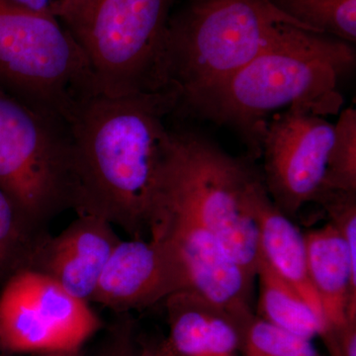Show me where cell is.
<instances>
[{
  "instance_id": "6da1fadb",
  "label": "cell",
  "mask_w": 356,
  "mask_h": 356,
  "mask_svg": "<svg viewBox=\"0 0 356 356\" xmlns=\"http://www.w3.org/2000/svg\"><path fill=\"white\" fill-rule=\"evenodd\" d=\"M175 84L154 92L91 93L67 121L70 206L120 227L131 238L149 236L161 168L172 142L166 118L177 111Z\"/></svg>"
},
{
  "instance_id": "7a4b0ae2",
  "label": "cell",
  "mask_w": 356,
  "mask_h": 356,
  "mask_svg": "<svg viewBox=\"0 0 356 356\" xmlns=\"http://www.w3.org/2000/svg\"><path fill=\"white\" fill-rule=\"evenodd\" d=\"M355 65V44L289 25L252 62L186 110L233 128L247 145V156L254 161L261 156L268 115L291 107L322 116L337 114L343 105L337 88Z\"/></svg>"
},
{
  "instance_id": "3957f363",
  "label": "cell",
  "mask_w": 356,
  "mask_h": 356,
  "mask_svg": "<svg viewBox=\"0 0 356 356\" xmlns=\"http://www.w3.org/2000/svg\"><path fill=\"white\" fill-rule=\"evenodd\" d=\"M261 177V170L248 156H232L200 133L172 132L151 219L165 213L197 222L255 278L259 233L248 207V193L252 182Z\"/></svg>"
},
{
  "instance_id": "277c9868",
  "label": "cell",
  "mask_w": 356,
  "mask_h": 356,
  "mask_svg": "<svg viewBox=\"0 0 356 356\" xmlns=\"http://www.w3.org/2000/svg\"><path fill=\"white\" fill-rule=\"evenodd\" d=\"M292 24L310 30L269 0H189L172 13L166 43L168 81L181 92L178 109L243 69Z\"/></svg>"
},
{
  "instance_id": "5b68a950",
  "label": "cell",
  "mask_w": 356,
  "mask_h": 356,
  "mask_svg": "<svg viewBox=\"0 0 356 356\" xmlns=\"http://www.w3.org/2000/svg\"><path fill=\"white\" fill-rule=\"evenodd\" d=\"M177 0H79L63 25L86 53L96 93L127 95L170 86L168 25Z\"/></svg>"
},
{
  "instance_id": "8992f818",
  "label": "cell",
  "mask_w": 356,
  "mask_h": 356,
  "mask_svg": "<svg viewBox=\"0 0 356 356\" xmlns=\"http://www.w3.org/2000/svg\"><path fill=\"white\" fill-rule=\"evenodd\" d=\"M0 88L67 122L95 92L86 53L60 21L0 0Z\"/></svg>"
},
{
  "instance_id": "52a82bcc",
  "label": "cell",
  "mask_w": 356,
  "mask_h": 356,
  "mask_svg": "<svg viewBox=\"0 0 356 356\" xmlns=\"http://www.w3.org/2000/svg\"><path fill=\"white\" fill-rule=\"evenodd\" d=\"M0 187L32 226L70 205L67 122L0 88Z\"/></svg>"
},
{
  "instance_id": "ba28073f",
  "label": "cell",
  "mask_w": 356,
  "mask_h": 356,
  "mask_svg": "<svg viewBox=\"0 0 356 356\" xmlns=\"http://www.w3.org/2000/svg\"><path fill=\"white\" fill-rule=\"evenodd\" d=\"M100 327L88 302L38 271L21 269L0 293V341L9 353L81 350Z\"/></svg>"
},
{
  "instance_id": "9c48e42d",
  "label": "cell",
  "mask_w": 356,
  "mask_h": 356,
  "mask_svg": "<svg viewBox=\"0 0 356 356\" xmlns=\"http://www.w3.org/2000/svg\"><path fill=\"white\" fill-rule=\"evenodd\" d=\"M334 124L302 107L277 112L261 139V177L271 200L290 219L324 187Z\"/></svg>"
},
{
  "instance_id": "30bf717a",
  "label": "cell",
  "mask_w": 356,
  "mask_h": 356,
  "mask_svg": "<svg viewBox=\"0 0 356 356\" xmlns=\"http://www.w3.org/2000/svg\"><path fill=\"white\" fill-rule=\"evenodd\" d=\"M191 288L179 250L161 238L121 241L112 252L90 301L118 314L149 308Z\"/></svg>"
},
{
  "instance_id": "8fae6325",
  "label": "cell",
  "mask_w": 356,
  "mask_h": 356,
  "mask_svg": "<svg viewBox=\"0 0 356 356\" xmlns=\"http://www.w3.org/2000/svg\"><path fill=\"white\" fill-rule=\"evenodd\" d=\"M149 236L170 241L179 250L188 270L189 289L234 313L252 311L255 278L227 254L208 229L186 218L161 213L152 218Z\"/></svg>"
},
{
  "instance_id": "7c38bea8",
  "label": "cell",
  "mask_w": 356,
  "mask_h": 356,
  "mask_svg": "<svg viewBox=\"0 0 356 356\" xmlns=\"http://www.w3.org/2000/svg\"><path fill=\"white\" fill-rule=\"evenodd\" d=\"M121 241L111 222L95 215H79L60 235L42 236L28 269L48 276L88 303Z\"/></svg>"
},
{
  "instance_id": "4fadbf2b",
  "label": "cell",
  "mask_w": 356,
  "mask_h": 356,
  "mask_svg": "<svg viewBox=\"0 0 356 356\" xmlns=\"http://www.w3.org/2000/svg\"><path fill=\"white\" fill-rule=\"evenodd\" d=\"M165 304V341L175 355L241 356L243 330L254 312L234 313L189 288L173 293Z\"/></svg>"
},
{
  "instance_id": "5bb4252c",
  "label": "cell",
  "mask_w": 356,
  "mask_h": 356,
  "mask_svg": "<svg viewBox=\"0 0 356 356\" xmlns=\"http://www.w3.org/2000/svg\"><path fill=\"white\" fill-rule=\"evenodd\" d=\"M248 203L257 227L259 254L325 322L320 300L309 275L304 233L271 200L262 177L250 185Z\"/></svg>"
},
{
  "instance_id": "9a60e30c",
  "label": "cell",
  "mask_w": 356,
  "mask_h": 356,
  "mask_svg": "<svg viewBox=\"0 0 356 356\" xmlns=\"http://www.w3.org/2000/svg\"><path fill=\"white\" fill-rule=\"evenodd\" d=\"M304 236L309 275L325 329L356 321V257L330 222Z\"/></svg>"
},
{
  "instance_id": "2e32d148",
  "label": "cell",
  "mask_w": 356,
  "mask_h": 356,
  "mask_svg": "<svg viewBox=\"0 0 356 356\" xmlns=\"http://www.w3.org/2000/svg\"><path fill=\"white\" fill-rule=\"evenodd\" d=\"M257 317L307 339L322 336L325 324L296 290L259 254Z\"/></svg>"
},
{
  "instance_id": "e0dca14e",
  "label": "cell",
  "mask_w": 356,
  "mask_h": 356,
  "mask_svg": "<svg viewBox=\"0 0 356 356\" xmlns=\"http://www.w3.org/2000/svg\"><path fill=\"white\" fill-rule=\"evenodd\" d=\"M278 10L314 32L353 44L356 42V0H269Z\"/></svg>"
},
{
  "instance_id": "ac0fdd59",
  "label": "cell",
  "mask_w": 356,
  "mask_h": 356,
  "mask_svg": "<svg viewBox=\"0 0 356 356\" xmlns=\"http://www.w3.org/2000/svg\"><path fill=\"white\" fill-rule=\"evenodd\" d=\"M36 229L0 187V278L29 267L43 236Z\"/></svg>"
},
{
  "instance_id": "d6986e66",
  "label": "cell",
  "mask_w": 356,
  "mask_h": 356,
  "mask_svg": "<svg viewBox=\"0 0 356 356\" xmlns=\"http://www.w3.org/2000/svg\"><path fill=\"white\" fill-rule=\"evenodd\" d=\"M241 356H320L311 339L252 315L243 332Z\"/></svg>"
},
{
  "instance_id": "ffe728a7",
  "label": "cell",
  "mask_w": 356,
  "mask_h": 356,
  "mask_svg": "<svg viewBox=\"0 0 356 356\" xmlns=\"http://www.w3.org/2000/svg\"><path fill=\"white\" fill-rule=\"evenodd\" d=\"M325 189L356 191V110L353 107L343 110L334 124L323 191Z\"/></svg>"
},
{
  "instance_id": "44dd1931",
  "label": "cell",
  "mask_w": 356,
  "mask_h": 356,
  "mask_svg": "<svg viewBox=\"0 0 356 356\" xmlns=\"http://www.w3.org/2000/svg\"><path fill=\"white\" fill-rule=\"evenodd\" d=\"M108 339L96 356H140V343L129 313L120 314Z\"/></svg>"
},
{
  "instance_id": "7402d4cb",
  "label": "cell",
  "mask_w": 356,
  "mask_h": 356,
  "mask_svg": "<svg viewBox=\"0 0 356 356\" xmlns=\"http://www.w3.org/2000/svg\"><path fill=\"white\" fill-rule=\"evenodd\" d=\"M321 337L331 356H356V321L327 327Z\"/></svg>"
},
{
  "instance_id": "603a6c76",
  "label": "cell",
  "mask_w": 356,
  "mask_h": 356,
  "mask_svg": "<svg viewBox=\"0 0 356 356\" xmlns=\"http://www.w3.org/2000/svg\"><path fill=\"white\" fill-rule=\"evenodd\" d=\"M13 4L30 13L48 16L62 21L63 6L60 0H9Z\"/></svg>"
},
{
  "instance_id": "cb8c5ba5",
  "label": "cell",
  "mask_w": 356,
  "mask_h": 356,
  "mask_svg": "<svg viewBox=\"0 0 356 356\" xmlns=\"http://www.w3.org/2000/svg\"><path fill=\"white\" fill-rule=\"evenodd\" d=\"M140 356H177L170 350L165 339L156 341H139Z\"/></svg>"
},
{
  "instance_id": "d4e9b609",
  "label": "cell",
  "mask_w": 356,
  "mask_h": 356,
  "mask_svg": "<svg viewBox=\"0 0 356 356\" xmlns=\"http://www.w3.org/2000/svg\"><path fill=\"white\" fill-rule=\"evenodd\" d=\"M79 1V0H60V3H62L63 6V11H64L62 21H60L62 24L67 20V18L69 17L70 13H72V10H74V7L76 6L77 2Z\"/></svg>"
},
{
  "instance_id": "484cf974",
  "label": "cell",
  "mask_w": 356,
  "mask_h": 356,
  "mask_svg": "<svg viewBox=\"0 0 356 356\" xmlns=\"http://www.w3.org/2000/svg\"><path fill=\"white\" fill-rule=\"evenodd\" d=\"M37 356H81V350L49 351L39 353Z\"/></svg>"
},
{
  "instance_id": "4316f807",
  "label": "cell",
  "mask_w": 356,
  "mask_h": 356,
  "mask_svg": "<svg viewBox=\"0 0 356 356\" xmlns=\"http://www.w3.org/2000/svg\"><path fill=\"white\" fill-rule=\"evenodd\" d=\"M6 348L2 346L1 341H0V356H4V353H6Z\"/></svg>"
}]
</instances>
